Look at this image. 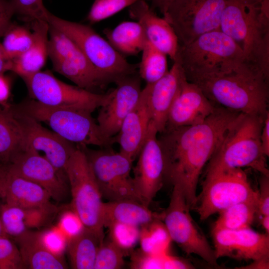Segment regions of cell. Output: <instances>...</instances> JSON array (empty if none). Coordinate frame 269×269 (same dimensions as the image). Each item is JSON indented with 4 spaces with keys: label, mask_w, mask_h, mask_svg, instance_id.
I'll return each mask as SVG.
<instances>
[{
    "label": "cell",
    "mask_w": 269,
    "mask_h": 269,
    "mask_svg": "<svg viewBox=\"0 0 269 269\" xmlns=\"http://www.w3.org/2000/svg\"><path fill=\"white\" fill-rule=\"evenodd\" d=\"M242 113L216 106L202 122L166 129L157 137L165 163L166 180L179 184L190 207L197 202L201 173L226 131Z\"/></svg>",
    "instance_id": "obj_1"
},
{
    "label": "cell",
    "mask_w": 269,
    "mask_h": 269,
    "mask_svg": "<svg viewBox=\"0 0 269 269\" xmlns=\"http://www.w3.org/2000/svg\"><path fill=\"white\" fill-rule=\"evenodd\" d=\"M220 30L243 53V62L269 77V0H227Z\"/></svg>",
    "instance_id": "obj_2"
},
{
    "label": "cell",
    "mask_w": 269,
    "mask_h": 269,
    "mask_svg": "<svg viewBox=\"0 0 269 269\" xmlns=\"http://www.w3.org/2000/svg\"><path fill=\"white\" fill-rule=\"evenodd\" d=\"M195 84L216 106L263 117L269 112V77L243 61L229 71Z\"/></svg>",
    "instance_id": "obj_3"
},
{
    "label": "cell",
    "mask_w": 269,
    "mask_h": 269,
    "mask_svg": "<svg viewBox=\"0 0 269 269\" xmlns=\"http://www.w3.org/2000/svg\"><path fill=\"white\" fill-rule=\"evenodd\" d=\"M265 117L240 114L226 131L206 173L249 167L269 175L261 142Z\"/></svg>",
    "instance_id": "obj_4"
},
{
    "label": "cell",
    "mask_w": 269,
    "mask_h": 269,
    "mask_svg": "<svg viewBox=\"0 0 269 269\" xmlns=\"http://www.w3.org/2000/svg\"><path fill=\"white\" fill-rule=\"evenodd\" d=\"M244 61L240 47L220 30L205 33L192 42L179 44L175 60L186 80L196 84L229 71Z\"/></svg>",
    "instance_id": "obj_5"
},
{
    "label": "cell",
    "mask_w": 269,
    "mask_h": 269,
    "mask_svg": "<svg viewBox=\"0 0 269 269\" xmlns=\"http://www.w3.org/2000/svg\"><path fill=\"white\" fill-rule=\"evenodd\" d=\"M47 22L77 45L107 86L137 73L138 65L129 63L90 26L65 20L49 11Z\"/></svg>",
    "instance_id": "obj_6"
},
{
    "label": "cell",
    "mask_w": 269,
    "mask_h": 269,
    "mask_svg": "<svg viewBox=\"0 0 269 269\" xmlns=\"http://www.w3.org/2000/svg\"><path fill=\"white\" fill-rule=\"evenodd\" d=\"M14 106L40 123L48 125L65 139L81 146L111 147L115 138H108L102 133L89 111L74 108H55L32 99Z\"/></svg>",
    "instance_id": "obj_7"
},
{
    "label": "cell",
    "mask_w": 269,
    "mask_h": 269,
    "mask_svg": "<svg viewBox=\"0 0 269 269\" xmlns=\"http://www.w3.org/2000/svg\"><path fill=\"white\" fill-rule=\"evenodd\" d=\"M77 146L64 169L72 197L71 207L86 228L104 238V202L87 156Z\"/></svg>",
    "instance_id": "obj_8"
},
{
    "label": "cell",
    "mask_w": 269,
    "mask_h": 269,
    "mask_svg": "<svg viewBox=\"0 0 269 269\" xmlns=\"http://www.w3.org/2000/svg\"><path fill=\"white\" fill-rule=\"evenodd\" d=\"M79 146L87 156L102 198L108 201L133 200L143 203L131 175L133 161L130 158L111 147L96 150Z\"/></svg>",
    "instance_id": "obj_9"
},
{
    "label": "cell",
    "mask_w": 269,
    "mask_h": 269,
    "mask_svg": "<svg viewBox=\"0 0 269 269\" xmlns=\"http://www.w3.org/2000/svg\"><path fill=\"white\" fill-rule=\"evenodd\" d=\"M22 79L31 99L51 107L84 109L93 113L105 105L112 95V91L99 94L68 84L48 71H40Z\"/></svg>",
    "instance_id": "obj_10"
},
{
    "label": "cell",
    "mask_w": 269,
    "mask_h": 269,
    "mask_svg": "<svg viewBox=\"0 0 269 269\" xmlns=\"http://www.w3.org/2000/svg\"><path fill=\"white\" fill-rule=\"evenodd\" d=\"M172 185L169 205L162 213L171 241L187 255H196L211 266H218L214 249L190 215L183 190L179 184Z\"/></svg>",
    "instance_id": "obj_11"
},
{
    "label": "cell",
    "mask_w": 269,
    "mask_h": 269,
    "mask_svg": "<svg viewBox=\"0 0 269 269\" xmlns=\"http://www.w3.org/2000/svg\"><path fill=\"white\" fill-rule=\"evenodd\" d=\"M258 195L242 168L205 174L202 190L197 202L200 219L204 221L236 203Z\"/></svg>",
    "instance_id": "obj_12"
},
{
    "label": "cell",
    "mask_w": 269,
    "mask_h": 269,
    "mask_svg": "<svg viewBox=\"0 0 269 269\" xmlns=\"http://www.w3.org/2000/svg\"><path fill=\"white\" fill-rule=\"evenodd\" d=\"M227 0H174L163 15L175 32L179 44H187L200 35L220 30Z\"/></svg>",
    "instance_id": "obj_13"
},
{
    "label": "cell",
    "mask_w": 269,
    "mask_h": 269,
    "mask_svg": "<svg viewBox=\"0 0 269 269\" xmlns=\"http://www.w3.org/2000/svg\"><path fill=\"white\" fill-rule=\"evenodd\" d=\"M49 24L48 55L54 70L76 86L91 92L107 86L77 45L67 35Z\"/></svg>",
    "instance_id": "obj_14"
},
{
    "label": "cell",
    "mask_w": 269,
    "mask_h": 269,
    "mask_svg": "<svg viewBox=\"0 0 269 269\" xmlns=\"http://www.w3.org/2000/svg\"><path fill=\"white\" fill-rule=\"evenodd\" d=\"M157 134V130L151 121L134 169L133 178L136 189L143 203L147 206L166 180L165 160Z\"/></svg>",
    "instance_id": "obj_15"
},
{
    "label": "cell",
    "mask_w": 269,
    "mask_h": 269,
    "mask_svg": "<svg viewBox=\"0 0 269 269\" xmlns=\"http://www.w3.org/2000/svg\"><path fill=\"white\" fill-rule=\"evenodd\" d=\"M11 110L18 122L26 143L31 149L48 160L58 170L65 173V166L77 145L43 127L39 122L18 110L14 105Z\"/></svg>",
    "instance_id": "obj_16"
},
{
    "label": "cell",
    "mask_w": 269,
    "mask_h": 269,
    "mask_svg": "<svg viewBox=\"0 0 269 269\" xmlns=\"http://www.w3.org/2000/svg\"><path fill=\"white\" fill-rule=\"evenodd\" d=\"M1 166L14 175L41 186L56 201L62 200L65 196V173L58 170L37 152L26 149Z\"/></svg>",
    "instance_id": "obj_17"
},
{
    "label": "cell",
    "mask_w": 269,
    "mask_h": 269,
    "mask_svg": "<svg viewBox=\"0 0 269 269\" xmlns=\"http://www.w3.org/2000/svg\"><path fill=\"white\" fill-rule=\"evenodd\" d=\"M212 236L215 257L256 261L269 257V235L250 227L238 230L213 229Z\"/></svg>",
    "instance_id": "obj_18"
},
{
    "label": "cell",
    "mask_w": 269,
    "mask_h": 269,
    "mask_svg": "<svg viewBox=\"0 0 269 269\" xmlns=\"http://www.w3.org/2000/svg\"><path fill=\"white\" fill-rule=\"evenodd\" d=\"M115 84L108 101L100 107L97 122L104 135L114 138L125 117L136 105L141 90L140 77L135 74L126 77Z\"/></svg>",
    "instance_id": "obj_19"
},
{
    "label": "cell",
    "mask_w": 269,
    "mask_h": 269,
    "mask_svg": "<svg viewBox=\"0 0 269 269\" xmlns=\"http://www.w3.org/2000/svg\"><path fill=\"white\" fill-rule=\"evenodd\" d=\"M216 108L202 90L185 77L170 109L165 129L200 123Z\"/></svg>",
    "instance_id": "obj_20"
},
{
    "label": "cell",
    "mask_w": 269,
    "mask_h": 269,
    "mask_svg": "<svg viewBox=\"0 0 269 269\" xmlns=\"http://www.w3.org/2000/svg\"><path fill=\"white\" fill-rule=\"evenodd\" d=\"M146 1L129 6V15L141 25L147 40L174 61L179 46L177 36L167 21L157 16Z\"/></svg>",
    "instance_id": "obj_21"
},
{
    "label": "cell",
    "mask_w": 269,
    "mask_h": 269,
    "mask_svg": "<svg viewBox=\"0 0 269 269\" xmlns=\"http://www.w3.org/2000/svg\"><path fill=\"white\" fill-rule=\"evenodd\" d=\"M151 122L147 100V87L141 90L138 101L122 122L116 142L120 146V152L133 161L138 155L145 140Z\"/></svg>",
    "instance_id": "obj_22"
},
{
    "label": "cell",
    "mask_w": 269,
    "mask_h": 269,
    "mask_svg": "<svg viewBox=\"0 0 269 269\" xmlns=\"http://www.w3.org/2000/svg\"><path fill=\"white\" fill-rule=\"evenodd\" d=\"M185 77L179 64L173 62L171 69L161 78L146 84L151 121L159 134L165 130L170 109Z\"/></svg>",
    "instance_id": "obj_23"
},
{
    "label": "cell",
    "mask_w": 269,
    "mask_h": 269,
    "mask_svg": "<svg viewBox=\"0 0 269 269\" xmlns=\"http://www.w3.org/2000/svg\"><path fill=\"white\" fill-rule=\"evenodd\" d=\"M57 211L51 203L41 207L22 208L3 202L0 205V219L4 234L15 239L29 229L47 224Z\"/></svg>",
    "instance_id": "obj_24"
},
{
    "label": "cell",
    "mask_w": 269,
    "mask_h": 269,
    "mask_svg": "<svg viewBox=\"0 0 269 269\" xmlns=\"http://www.w3.org/2000/svg\"><path fill=\"white\" fill-rule=\"evenodd\" d=\"M1 198L4 202L22 208L38 207L50 203V195L44 188L14 175L0 166Z\"/></svg>",
    "instance_id": "obj_25"
},
{
    "label": "cell",
    "mask_w": 269,
    "mask_h": 269,
    "mask_svg": "<svg viewBox=\"0 0 269 269\" xmlns=\"http://www.w3.org/2000/svg\"><path fill=\"white\" fill-rule=\"evenodd\" d=\"M33 40L29 49L13 60L11 71L21 78L41 71L48 55L49 25L47 21H31Z\"/></svg>",
    "instance_id": "obj_26"
},
{
    "label": "cell",
    "mask_w": 269,
    "mask_h": 269,
    "mask_svg": "<svg viewBox=\"0 0 269 269\" xmlns=\"http://www.w3.org/2000/svg\"><path fill=\"white\" fill-rule=\"evenodd\" d=\"M157 219L162 220V213L153 212L149 209V206L136 200H122L104 203V228H108L114 223L140 227Z\"/></svg>",
    "instance_id": "obj_27"
},
{
    "label": "cell",
    "mask_w": 269,
    "mask_h": 269,
    "mask_svg": "<svg viewBox=\"0 0 269 269\" xmlns=\"http://www.w3.org/2000/svg\"><path fill=\"white\" fill-rule=\"evenodd\" d=\"M18 246L24 269H63L62 259L47 251L40 243L37 232L27 231L14 239Z\"/></svg>",
    "instance_id": "obj_28"
},
{
    "label": "cell",
    "mask_w": 269,
    "mask_h": 269,
    "mask_svg": "<svg viewBox=\"0 0 269 269\" xmlns=\"http://www.w3.org/2000/svg\"><path fill=\"white\" fill-rule=\"evenodd\" d=\"M10 105L0 106V166L7 164L26 149L22 131Z\"/></svg>",
    "instance_id": "obj_29"
},
{
    "label": "cell",
    "mask_w": 269,
    "mask_h": 269,
    "mask_svg": "<svg viewBox=\"0 0 269 269\" xmlns=\"http://www.w3.org/2000/svg\"><path fill=\"white\" fill-rule=\"evenodd\" d=\"M103 32L109 42L122 55L137 54L147 41L143 28L136 21H123L114 28H106Z\"/></svg>",
    "instance_id": "obj_30"
},
{
    "label": "cell",
    "mask_w": 269,
    "mask_h": 269,
    "mask_svg": "<svg viewBox=\"0 0 269 269\" xmlns=\"http://www.w3.org/2000/svg\"><path fill=\"white\" fill-rule=\"evenodd\" d=\"M104 238L85 228L78 235L68 241L66 251L74 269H94L100 245Z\"/></svg>",
    "instance_id": "obj_31"
},
{
    "label": "cell",
    "mask_w": 269,
    "mask_h": 269,
    "mask_svg": "<svg viewBox=\"0 0 269 269\" xmlns=\"http://www.w3.org/2000/svg\"><path fill=\"white\" fill-rule=\"evenodd\" d=\"M258 195L236 203L220 212L213 229L238 230L250 227L258 211Z\"/></svg>",
    "instance_id": "obj_32"
},
{
    "label": "cell",
    "mask_w": 269,
    "mask_h": 269,
    "mask_svg": "<svg viewBox=\"0 0 269 269\" xmlns=\"http://www.w3.org/2000/svg\"><path fill=\"white\" fill-rule=\"evenodd\" d=\"M141 52L138 74L146 84L153 83L168 71L167 55L147 40Z\"/></svg>",
    "instance_id": "obj_33"
},
{
    "label": "cell",
    "mask_w": 269,
    "mask_h": 269,
    "mask_svg": "<svg viewBox=\"0 0 269 269\" xmlns=\"http://www.w3.org/2000/svg\"><path fill=\"white\" fill-rule=\"evenodd\" d=\"M161 219L140 227L139 242L143 252L162 255L168 252L171 239Z\"/></svg>",
    "instance_id": "obj_34"
},
{
    "label": "cell",
    "mask_w": 269,
    "mask_h": 269,
    "mask_svg": "<svg viewBox=\"0 0 269 269\" xmlns=\"http://www.w3.org/2000/svg\"><path fill=\"white\" fill-rule=\"evenodd\" d=\"M2 45L8 55L12 59L19 57L31 46L32 31L25 26L12 23L3 36Z\"/></svg>",
    "instance_id": "obj_35"
},
{
    "label": "cell",
    "mask_w": 269,
    "mask_h": 269,
    "mask_svg": "<svg viewBox=\"0 0 269 269\" xmlns=\"http://www.w3.org/2000/svg\"><path fill=\"white\" fill-rule=\"evenodd\" d=\"M125 255L110 239H104L98 250L94 269H122L125 265Z\"/></svg>",
    "instance_id": "obj_36"
},
{
    "label": "cell",
    "mask_w": 269,
    "mask_h": 269,
    "mask_svg": "<svg viewBox=\"0 0 269 269\" xmlns=\"http://www.w3.org/2000/svg\"><path fill=\"white\" fill-rule=\"evenodd\" d=\"M109 239L126 254L133 251L139 242L140 228L123 223H114L108 227Z\"/></svg>",
    "instance_id": "obj_37"
},
{
    "label": "cell",
    "mask_w": 269,
    "mask_h": 269,
    "mask_svg": "<svg viewBox=\"0 0 269 269\" xmlns=\"http://www.w3.org/2000/svg\"><path fill=\"white\" fill-rule=\"evenodd\" d=\"M139 0H95L86 19L91 23L100 22Z\"/></svg>",
    "instance_id": "obj_38"
},
{
    "label": "cell",
    "mask_w": 269,
    "mask_h": 269,
    "mask_svg": "<svg viewBox=\"0 0 269 269\" xmlns=\"http://www.w3.org/2000/svg\"><path fill=\"white\" fill-rule=\"evenodd\" d=\"M37 235L40 243L47 251L62 259L67 250L68 239L57 226L37 232Z\"/></svg>",
    "instance_id": "obj_39"
},
{
    "label": "cell",
    "mask_w": 269,
    "mask_h": 269,
    "mask_svg": "<svg viewBox=\"0 0 269 269\" xmlns=\"http://www.w3.org/2000/svg\"><path fill=\"white\" fill-rule=\"evenodd\" d=\"M15 14L22 19L32 21L35 20L47 21L49 11L45 8L43 0H10Z\"/></svg>",
    "instance_id": "obj_40"
},
{
    "label": "cell",
    "mask_w": 269,
    "mask_h": 269,
    "mask_svg": "<svg viewBox=\"0 0 269 269\" xmlns=\"http://www.w3.org/2000/svg\"><path fill=\"white\" fill-rule=\"evenodd\" d=\"M24 269L16 245L6 235L0 236V269Z\"/></svg>",
    "instance_id": "obj_41"
},
{
    "label": "cell",
    "mask_w": 269,
    "mask_h": 269,
    "mask_svg": "<svg viewBox=\"0 0 269 269\" xmlns=\"http://www.w3.org/2000/svg\"><path fill=\"white\" fill-rule=\"evenodd\" d=\"M57 226L68 241L78 235L85 228L80 218L71 207L61 213Z\"/></svg>",
    "instance_id": "obj_42"
},
{
    "label": "cell",
    "mask_w": 269,
    "mask_h": 269,
    "mask_svg": "<svg viewBox=\"0 0 269 269\" xmlns=\"http://www.w3.org/2000/svg\"><path fill=\"white\" fill-rule=\"evenodd\" d=\"M162 255L147 253L140 249L132 251L130 253V267L134 269H162Z\"/></svg>",
    "instance_id": "obj_43"
},
{
    "label": "cell",
    "mask_w": 269,
    "mask_h": 269,
    "mask_svg": "<svg viewBox=\"0 0 269 269\" xmlns=\"http://www.w3.org/2000/svg\"><path fill=\"white\" fill-rule=\"evenodd\" d=\"M259 184L257 215H269V175L261 174Z\"/></svg>",
    "instance_id": "obj_44"
},
{
    "label": "cell",
    "mask_w": 269,
    "mask_h": 269,
    "mask_svg": "<svg viewBox=\"0 0 269 269\" xmlns=\"http://www.w3.org/2000/svg\"><path fill=\"white\" fill-rule=\"evenodd\" d=\"M15 14L10 0H0V37L3 36L11 25V18Z\"/></svg>",
    "instance_id": "obj_45"
},
{
    "label": "cell",
    "mask_w": 269,
    "mask_h": 269,
    "mask_svg": "<svg viewBox=\"0 0 269 269\" xmlns=\"http://www.w3.org/2000/svg\"><path fill=\"white\" fill-rule=\"evenodd\" d=\"M162 265L163 269H194L192 264L179 257L168 254L162 255Z\"/></svg>",
    "instance_id": "obj_46"
},
{
    "label": "cell",
    "mask_w": 269,
    "mask_h": 269,
    "mask_svg": "<svg viewBox=\"0 0 269 269\" xmlns=\"http://www.w3.org/2000/svg\"><path fill=\"white\" fill-rule=\"evenodd\" d=\"M10 92L11 82L9 78L4 76V74H0V106L6 107L10 105L8 101Z\"/></svg>",
    "instance_id": "obj_47"
},
{
    "label": "cell",
    "mask_w": 269,
    "mask_h": 269,
    "mask_svg": "<svg viewBox=\"0 0 269 269\" xmlns=\"http://www.w3.org/2000/svg\"><path fill=\"white\" fill-rule=\"evenodd\" d=\"M262 148L264 154L269 156V112L265 117L261 134Z\"/></svg>",
    "instance_id": "obj_48"
},
{
    "label": "cell",
    "mask_w": 269,
    "mask_h": 269,
    "mask_svg": "<svg viewBox=\"0 0 269 269\" xmlns=\"http://www.w3.org/2000/svg\"><path fill=\"white\" fill-rule=\"evenodd\" d=\"M13 60L6 53L0 42V74H4L8 71H11Z\"/></svg>",
    "instance_id": "obj_49"
},
{
    "label": "cell",
    "mask_w": 269,
    "mask_h": 269,
    "mask_svg": "<svg viewBox=\"0 0 269 269\" xmlns=\"http://www.w3.org/2000/svg\"><path fill=\"white\" fill-rule=\"evenodd\" d=\"M174 0H151V4L150 6L154 10L158 9L163 15L166 12L170 4Z\"/></svg>",
    "instance_id": "obj_50"
},
{
    "label": "cell",
    "mask_w": 269,
    "mask_h": 269,
    "mask_svg": "<svg viewBox=\"0 0 269 269\" xmlns=\"http://www.w3.org/2000/svg\"><path fill=\"white\" fill-rule=\"evenodd\" d=\"M269 257L253 261L252 263L246 266L239 268L244 269H267L269 268Z\"/></svg>",
    "instance_id": "obj_51"
},
{
    "label": "cell",
    "mask_w": 269,
    "mask_h": 269,
    "mask_svg": "<svg viewBox=\"0 0 269 269\" xmlns=\"http://www.w3.org/2000/svg\"><path fill=\"white\" fill-rule=\"evenodd\" d=\"M260 223L265 231V233L269 235V215L260 217Z\"/></svg>",
    "instance_id": "obj_52"
},
{
    "label": "cell",
    "mask_w": 269,
    "mask_h": 269,
    "mask_svg": "<svg viewBox=\"0 0 269 269\" xmlns=\"http://www.w3.org/2000/svg\"><path fill=\"white\" fill-rule=\"evenodd\" d=\"M1 188H2V181H1V178L0 177V199L1 198ZM3 235H5L4 234L3 232L0 219V236H3Z\"/></svg>",
    "instance_id": "obj_53"
}]
</instances>
